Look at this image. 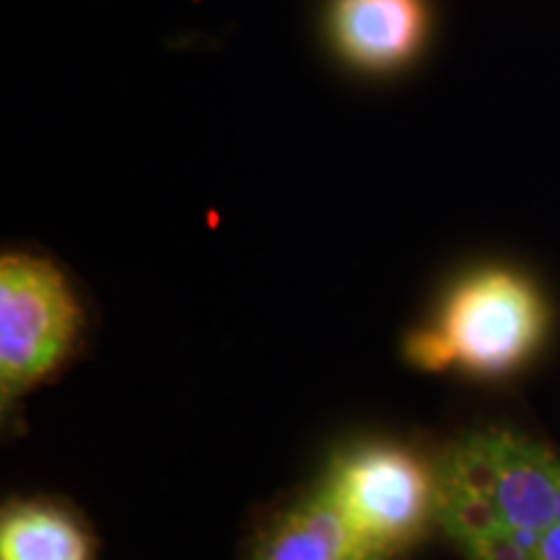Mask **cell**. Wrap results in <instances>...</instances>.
I'll use <instances>...</instances> for the list:
<instances>
[{
    "label": "cell",
    "mask_w": 560,
    "mask_h": 560,
    "mask_svg": "<svg viewBox=\"0 0 560 560\" xmlns=\"http://www.w3.org/2000/svg\"><path fill=\"white\" fill-rule=\"evenodd\" d=\"M436 488V524L457 548L495 529L542 537L556 524L560 459L524 433L472 431L444 452Z\"/></svg>",
    "instance_id": "cell-1"
},
{
    "label": "cell",
    "mask_w": 560,
    "mask_h": 560,
    "mask_svg": "<svg viewBox=\"0 0 560 560\" xmlns=\"http://www.w3.org/2000/svg\"><path fill=\"white\" fill-rule=\"evenodd\" d=\"M545 327L548 310L532 280L506 268H482L454 285L439 325L412 335L405 353L420 369L459 366L503 376L535 353Z\"/></svg>",
    "instance_id": "cell-2"
},
{
    "label": "cell",
    "mask_w": 560,
    "mask_h": 560,
    "mask_svg": "<svg viewBox=\"0 0 560 560\" xmlns=\"http://www.w3.org/2000/svg\"><path fill=\"white\" fill-rule=\"evenodd\" d=\"M317 488L374 560L400 558L436 524V467L397 444L342 452Z\"/></svg>",
    "instance_id": "cell-3"
},
{
    "label": "cell",
    "mask_w": 560,
    "mask_h": 560,
    "mask_svg": "<svg viewBox=\"0 0 560 560\" xmlns=\"http://www.w3.org/2000/svg\"><path fill=\"white\" fill-rule=\"evenodd\" d=\"M83 312L50 260L9 252L0 260V397L16 402L68 359Z\"/></svg>",
    "instance_id": "cell-4"
},
{
    "label": "cell",
    "mask_w": 560,
    "mask_h": 560,
    "mask_svg": "<svg viewBox=\"0 0 560 560\" xmlns=\"http://www.w3.org/2000/svg\"><path fill=\"white\" fill-rule=\"evenodd\" d=\"M335 37L350 60L366 68L400 66L425 32L420 0H338Z\"/></svg>",
    "instance_id": "cell-5"
},
{
    "label": "cell",
    "mask_w": 560,
    "mask_h": 560,
    "mask_svg": "<svg viewBox=\"0 0 560 560\" xmlns=\"http://www.w3.org/2000/svg\"><path fill=\"white\" fill-rule=\"evenodd\" d=\"M252 560H374L317 488L260 532Z\"/></svg>",
    "instance_id": "cell-6"
},
{
    "label": "cell",
    "mask_w": 560,
    "mask_h": 560,
    "mask_svg": "<svg viewBox=\"0 0 560 560\" xmlns=\"http://www.w3.org/2000/svg\"><path fill=\"white\" fill-rule=\"evenodd\" d=\"M0 560H94V540L66 506L19 501L0 520Z\"/></svg>",
    "instance_id": "cell-7"
},
{
    "label": "cell",
    "mask_w": 560,
    "mask_h": 560,
    "mask_svg": "<svg viewBox=\"0 0 560 560\" xmlns=\"http://www.w3.org/2000/svg\"><path fill=\"white\" fill-rule=\"evenodd\" d=\"M556 522H560V490H558V514H556Z\"/></svg>",
    "instance_id": "cell-8"
}]
</instances>
